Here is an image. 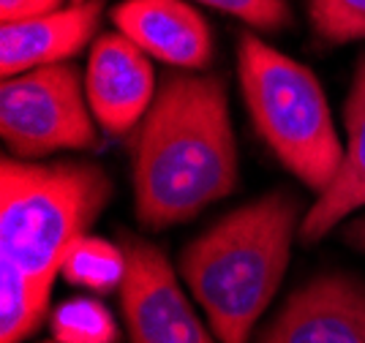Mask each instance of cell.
Returning a JSON list of instances; mask_svg holds the SVG:
<instances>
[{"instance_id":"obj_1","label":"cell","mask_w":365,"mask_h":343,"mask_svg":"<svg viewBox=\"0 0 365 343\" xmlns=\"http://www.w3.org/2000/svg\"><path fill=\"white\" fill-rule=\"evenodd\" d=\"M237 139L227 82L172 71L134 131V213L148 232L180 226L237 188Z\"/></svg>"},{"instance_id":"obj_2","label":"cell","mask_w":365,"mask_h":343,"mask_svg":"<svg viewBox=\"0 0 365 343\" xmlns=\"http://www.w3.org/2000/svg\"><path fill=\"white\" fill-rule=\"evenodd\" d=\"M300 199L278 188L227 213L180 251V275L221 343H251L303 224Z\"/></svg>"},{"instance_id":"obj_3","label":"cell","mask_w":365,"mask_h":343,"mask_svg":"<svg viewBox=\"0 0 365 343\" xmlns=\"http://www.w3.org/2000/svg\"><path fill=\"white\" fill-rule=\"evenodd\" d=\"M115 185L93 161H0L3 262L49 297L63 256L91 232L112 202Z\"/></svg>"},{"instance_id":"obj_4","label":"cell","mask_w":365,"mask_h":343,"mask_svg":"<svg viewBox=\"0 0 365 343\" xmlns=\"http://www.w3.org/2000/svg\"><path fill=\"white\" fill-rule=\"evenodd\" d=\"M237 74L259 136L294 178L322 194L341 169L344 145L317 74L257 33L240 36Z\"/></svg>"},{"instance_id":"obj_5","label":"cell","mask_w":365,"mask_h":343,"mask_svg":"<svg viewBox=\"0 0 365 343\" xmlns=\"http://www.w3.org/2000/svg\"><path fill=\"white\" fill-rule=\"evenodd\" d=\"M85 76L74 63L41 66L3 79L0 134L9 155L44 161L52 153L93 150L98 142Z\"/></svg>"},{"instance_id":"obj_6","label":"cell","mask_w":365,"mask_h":343,"mask_svg":"<svg viewBox=\"0 0 365 343\" xmlns=\"http://www.w3.org/2000/svg\"><path fill=\"white\" fill-rule=\"evenodd\" d=\"M125 254L120 308L128 343H221L202 324L167 254L131 229H118Z\"/></svg>"},{"instance_id":"obj_7","label":"cell","mask_w":365,"mask_h":343,"mask_svg":"<svg viewBox=\"0 0 365 343\" xmlns=\"http://www.w3.org/2000/svg\"><path fill=\"white\" fill-rule=\"evenodd\" d=\"M257 343H365V281L322 272L294 289Z\"/></svg>"},{"instance_id":"obj_8","label":"cell","mask_w":365,"mask_h":343,"mask_svg":"<svg viewBox=\"0 0 365 343\" xmlns=\"http://www.w3.org/2000/svg\"><path fill=\"white\" fill-rule=\"evenodd\" d=\"M85 90L107 134H134L158 93L153 58L123 33H104L91 46Z\"/></svg>"},{"instance_id":"obj_9","label":"cell","mask_w":365,"mask_h":343,"mask_svg":"<svg viewBox=\"0 0 365 343\" xmlns=\"http://www.w3.org/2000/svg\"><path fill=\"white\" fill-rule=\"evenodd\" d=\"M112 22L153 60L178 71H202L213 60L210 25L191 0H123Z\"/></svg>"},{"instance_id":"obj_10","label":"cell","mask_w":365,"mask_h":343,"mask_svg":"<svg viewBox=\"0 0 365 343\" xmlns=\"http://www.w3.org/2000/svg\"><path fill=\"white\" fill-rule=\"evenodd\" d=\"M104 14L101 0L68 3L49 14L19 22H3L0 28V74L3 79L25 74L41 66L68 63L85 46L96 41Z\"/></svg>"},{"instance_id":"obj_11","label":"cell","mask_w":365,"mask_h":343,"mask_svg":"<svg viewBox=\"0 0 365 343\" xmlns=\"http://www.w3.org/2000/svg\"><path fill=\"white\" fill-rule=\"evenodd\" d=\"M344 126L346 145L341 169L333 183L317 194V202L305 210L300 224V240L308 245L327 237L335 226L365 208V55L351 79L349 98L344 106Z\"/></svg>"},{"instance_id":"obj_12","label":"cell","mask_w":365,"mask_h":343,"mask_svg":"<svg viewBox=\"0 0 365 343\" xmlns=\"http://www.w3.org/2000/svg\"><path fill=\"white\" fill-rule=\"evenodd\" d=\"M61 275L68 284L91 289L98 295H109L123 286L125 254H123L120 242L85 235L66 251Z\"/></svg>"},{"instance_id":"obj_13","label":"cell","mask_w":365,"mask_h":343,"mask_svg":"<svg viewBox=\"0 0 365 343\" xmlns=\"http://www.w3.org/2000/svg\"><path fill=\"white\" fill-rule=\"evenodd\" d=\"M0 343H25L44 324L49 297L38 295L28 278L9 262H3L0 267Z\"/></svg>"},{"instance_id":"obj_14","label":"cell","mask_w":365,"mask_h":343,"mask_svg":"<svg viewBox=\"0 0 365 343\" xmlns=\"http://www.w3.org/2000/svg\"><path fill=\"white\" fill-rule=\"evenodd\" d=\"M49 338L55 343H118V324L104 302L71 297L49 314Z\"/></svg>"},{"instance_id":"obj_15","label":"cell","mask_w":365,"mask_h":343,"mask_svg":"<svg viewBox=\"0 0 365 343\" xmlns=\"http://www.w3.org/2000/svg\"><path fill=\"white\" fill-rule=\"evenodd\" d=\"M311 25L330 44L365 41V0H311Z\"/></svg>"},{"instance_id":"obj_16","label":"cell","mask_w":365,"mask_h":343,"mask_svg":"<svg viewBox=\"0 0 365 343\" xmlns=\"http://www.w3.org/2000/svg\"><path fill=\"white\" fill-rule=\"evenodd\" d=\"M191 3H202L221 14L235 16L262 33H275L292 25V9L287 0H191Z\"/></svg>"},{"instance_id":"obj_17","label":"cell","mask_w":365,"mask_h":343,"mask_svg":"<svg viewBox=\"0 0 365 343\" xmlns=\"http://www.w3.org/2000/svg\"><path fill=\"white\" fill-rule=\"evenodd\" d=\"M71 0H0V19L3 22H19L38 14H49L55 9L68 6Z\"/></svg>"},{"instance_id":"obj_18","label":"cell","mask_w":365,"mask_h":343,"mask_svg":"<svg viewBox=\"0 0 365 343\" xmlns=\"http://www.w3.org/2000/svg\"><path fill=\"white\" fill-rule=\"evenodd\" d=\"M341 237H344V242H346L349 248L365 254V215H360V218H354V221H349V224L344 226Z\"/></svg>"},{"instance_id":"obj_19","label":"cell","mask_w":365,"mask_h":343,"mask_svg":"<svg viewBox=\"0 0 365 343\" xmlns=\"http://www.w3.org/2000/svg\"><path fill=\"white\" fill-rule=\"evenodd\" d=\"M38 343H55V341H52V338H49V341H38Z\"/></svg>"},{"instance_id":"obj_20","label":"cell","mask_w":365,"mask_h":343,"mask_svg":"<svg viewBox=\"0 0 365 343\" xmlns=\"http://www.w3.org/2000/svg\"><path fill=\"white\" fill-rule=\"evenodd\" d=\"M71 3H85V0H71Z\"/></svg>"}]
</instances>
